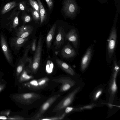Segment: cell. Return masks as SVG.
Returning a JSON list of instances; mask_svg holds the SVG:
<instances>
[{
	"label": "cell",
	"instance_id": "obj_1",
	"mask_svg": "<svg viewBox=\"0 0 120 120\" xmlns=\"http://www.w3.org/2000/svg\"><path fill=\"white\" fill-rule=\"evenodd\" d=\"M42 37L40 35L38 40L37 46L32 60L31 64L28 66V67L33 74H35L37 73L39 68L42 52Z\"/></svg>",
	"mask_w": 120,
	"mask_h": 120
},
{
	"label": "cell",
	"instance_id": "obj_2",
	"mask_svg": "<svg viewBox=\"0 0 120 120\" xmlns=\"http://www.w3.org/2000/svg\"><path fill=\"white\" fill-rule=\"evenodd\" d=\"M13 97L17 102L24 105H30L41 98V96L38 94L31 92L16 94Z\"/></svg>",
	"mask_w": 120,
	"mask_h": 120
},
{
	"label": "cell",
	"instance_id": "obj_3",
	"mask_svg": "<svg viewBox=\"0 0 120 120\" xmlns=\"http://www.w3.org/2000/svg\"><path fill=\"white\" fill-rule=\"evenodd\" d=\"M117 36L116 28L114 26L112 28L108 41L107 59V62L109 63L111 62L115 53Z\"/></svg>",
	"mask_w": 120,
	"mask_h": 120
},
{
	"label": "cell",
	"instance_id": "obj_4",
	"mask_svg": "<svg viewBox=\"0 0 120 120\" xmlns=\"http://www.w3.org/2000/svg\"><path fill=\"white\" fill-rule=\"evenodd\" d=\"M49 79L45 76L35 79H33L22 84L23 87L31 90H37L45 88L48 86Z\"/></svg>",
	"mask_w": 120,
	"mask_h": 120
},
{
	"label": "cell",
	"instance_id": "obj_5",
	"mask_svg": "<svg viewBox=\"0 0 120 120\" xmlns=\"http://www.w3.org/2000/svg\"><path fill=\"white\" fill-rule=\"evenodd\" d=\"M81 88V86H80L74 89L55 106L52 111L58 112L69 106L72 103L75 95Z\"/></svg>",
	"mask_w": 120,
	"mask_h": 120
},
{
	"label": "cell",
	"instance_id": "obj_6",
	"mask_svg": "<svg viewBox=\"0 0 120 120\" xmlns=\"http://www.w3.org/2000/svg\"><path fill=\"white\" fill-rule=\"evenodd\" d=\"M113 66L112 77L110 83L109 88L110 97L111 98L115 95L117 90L116 82V78L120 68L117 63L115 53L112 59Z\"/></svg>",
	"mask_w": 120,
	"mask_h": 120
},
{
	"label": "cell",
	"instance_id": "obj_7",
	"mask_svg": "<svg viewBox=\"0 0 120 120\" xmlns=\"http://www.w3.org/2000/svg\"><path fill=\"white\" fill-rule=\"evenodd\" d=\"M60 96V95L58 94L49 97L40 106L38 111L35 115L30 119L37 120L43 116L45 112Z\"/></svg>",
	"mask_w": 120,
	"mask_h": 120
},
{
	"label": "cell",
	"instance_id": "obj_8",
	"mask_svg": "<svg viewBox=\"0 0 120 120\" xmlns=\"http://www.w3.org/2000/svg\"><path fill=\"white\" fill-rule=\"evenodd\" d=\"M78 9L75 0H65L64 1L63 10L66 16L71 18L74 17Z\"/></svg>",
	"mask_w": 120,
	"mask_h": 120
},
{
	"label": "cell",
	"instance_id": "obj_9",
	"mask_svg": "<svg viewBox=\"0 0 120 120\" xmlns=\"http://www.w3.org/2000/svg\"><path fill=\"white\" fill-rule=\"evenodd\" d=\"M52 81L53 82L61 83L60 91L64 92L67 91L74 86L76 82L72 79L68 77H63L54 79Z\"/></svg>",
	"mask_w": 120,
	"mask_h": 120
},
{
	"label": "cell",
	"instance_id": "obj_10",
	"mask_svg": "<svg viewBox=\"0 0 120 120\" xmlns=\"http://www.w3.org/2000/svg\"><path fill=\"white\" fill-rule=\"evenodd\" d=\"M31 49L30 45H28L26 47L22 57L20 60L16 69V75L18 79L19 77L23 71L25 65L28 61L29 57L28 56V52Z\"/></svg>",
	"mask_w": 120,
	"mask_h": 120
},
{
	"label": "cell",
	"instance_id": "obj_11",
	"mask_svg": "<svg viewBox=\"0 0 120 120\" xmlns=\"http://www.w3.org/2000/svg\"><path fill=\"white\" fill-rule=\"evenodd\" d=\"M0 41L2 48L6 58L8 62L11 64L13 60L12 55L8 47L6 39L2 34L0 35Z\"/></svg>",
	"mask_w": 120,
	"mask_h": 120
},
{
	"label": "cell",
	"instance_id": "obj_12",
	"mask_svg": "<svg viewBox=\"0 0 120 120\" xmlns=\"http://www.w3.org/2000/svg\"><path fill=\"white\" fill-rule=\"evenodd\" d=\"M93 52L92 46H89L87 49L81 60L80 68L82 72L85 71L87 68L91 59Z\"/></svg>",
	"mask_w": 120,
	"mask_h": 120
},
{
	"label": "cell",
	"instance_id": "obj_13",
	"mask_svg": "<svg viewBox=\"0 0 120 120\" xmlns=\"http://www.w3.org/2000/svg\"><path fill=\"white\" fill-rule=\"evenodd\" d=\"M33 29L32 26L23 25L18 28L16 35L18 37L23 38H27L31 34Z\"/></svg>",
	"mask_w": 120,
	"mask_h": 120
},
{
	"label": "cell",
	"instance_id": "obj_14",
	"mask_svg": "<svg viewBox=\"0 0 120 120\" xmlns=\"http://www.w3.org/2000/svg\"><path fill=\"white\" fill-rule=\"evenodd\" d=\"M27 37L22 38L19 37L12 38L10 42V47L14 50L19 51L28 39Z\"/></svg>",
	"mask_w": 120,
	"mask_h": 120
},
{
	"label": "cell",
	"instance_id": "obj_15",
	"mask_svg": "<svg viewBox=\"0 0 120 120\" xmlns=\"http://www.w3.org/2000/svg\"><path fill=\"white\" fill-rule=\"evenodd\" d=\"M66 35L63 28L62 26H59L58 27V33L54 42L56 49H59L63 45Z\"/></svg>",
	"mask_w": 120,
	"mask_h": 120
},
{
	"label": "cell",
	"instance_id": "obj_16",
	"mask_svg": "<svg viewBox=\"0 0 120 120\" xmlns=\"http://www.w3.org/2000/svg\"><path fill=\"white\" fill-rule=\"evenodd\" d=\"M61 54L63 58L68 59L75 56L76 52L74 48L68 42L62 49Z\"/></svg>",
	"mask_w": 120,
	"mask_h": 120
},
{
	"label": "cell",
	"instance_id": "obj_17",
	"mask_svg": "<svg viewBox=\"0 0 120 120\" xmlns=\"http://www.w3.org/2000/svg\"><path fill=\"white\" fill-rule=\"evenodd\" d=\"M33 74L28 67H24L19 77V82L21 83L33 79L34 77Z\"/></svg>",
	"mask_w": 120,
	"mask_h": 120
},
{
	"label": "cell",
	"instance_id": "obj_18",
	"mask_svg": "<svg viewBox=\"0 0 120 120\" xmlns=\"http://www.w3.org/2000/svg\"><path fill=\"white\" fill-rule=\"evenodd\" d=\"M66 40L71 42L74 46L75 48H77L78 45V37L76 30L73 28L66 34Z\"/></svg>",
	"mask_w": 120,
	"mask_h": 120
},
{
	"label": "cell",
	"instance_id": "obj_19",
	"mask_svg": "<svg viewBox=\"0 0 120 120\" xmlns=\"http://www.w3.org/2000/svg\"><path fill=\"white\" fill-rule=\"evenodd\" d=\"M56 61L58 66L66 72L72 76L75 75L74 71L67 63L58 59H56Z\"/></svg>",
	"mask_w": 120,
	"mask_h": 120
},
{
	"label": "cell",
	"instance_id": "obj_20",
	"mask_svg": "<svg viewBox=\"0 0 120 120\" xmlns=\"http://www.w3.org/2000/svg\"><path fill=\"white\" fill-rule=\"evenodd\" d=\"M56 27V24H54L47 34L46 38V43L47 50L50 48L52 42L54 38Z\"/></svg>",
	"mask_w": 120,
	"mask_h": 120
},
{
	"label": "cell",
	"instance_id": "obj_21",
	"mask_svg": "<svg viewBox=\"0 0 120 120\" xmlns=\"http://www.w3.org/2000/svg\"><path fill=\"white\" fill-rule=\"evenodd\" d=\"M37 0L39 6L40 24H41L45 20L46 17V14L44 8L40 0Z\"/></svg>",
	"mask_w": 120,
	"mask_h": 120
},
{
	"label": "cell",
	"instance_id": "obj_22",
	"mask_svg": "<svg viewBox=\"0 0 120 120\" xmlns=\"http://www.w3.org/2000/svg\"><path fill=\"white\" fill-rule=\"evenodd\" d=\"M15 1L7 3L5 5L1 11V14L3 15L8 12L16 5Z\"/></svg>",
	"mask_w": 120,
	"mask_h": 120
},
{
	"label": "cell",
	"instance_id": "obj_23",
	"mask_svg": "<svg viewBox=\"0 0 120 120\" xmlns=\"http://www.w3.org/2000/svg\"><path fill=\"white\" fill-rule=\"evenodd\" d=\"M66 114L64 113L61 115L50 117H45L42 116L38 119L39 120H61L63 119L65 117Z\"/></svg>",
	"mask_w": 120,
	"mask_h": 120
},
{
	"label": "cell",
	"instance_id": "obj_24",
	"mask_svg": "<svg viewBox=\"0 0 120 120\" xmlns=\"http://www.w3.org/2000/svg\"><path fill=\"white\" fill-rule=\"evenodd\" d=\"M103 91V89L101 88H99L94 93L93 98L94 101L98 99L102 94Z\"/></svg>",
	"mask_w": 120,
	"mask_h": 120
},
{
	"label": "cell",
	"instance_id": "obj_25",
	"mask_svg": "<svg viewBox=\"0 0 120 120\" xmlns=\"http://www.w3.org/2000/svg\"><path fill=\"white\" fill-rule=\"evenodd\" d=\"M28 0L33 9L37 11L40 14L39 8L38 3L36 1L34 0Z\"/></svg>",
	"mask_w": 120,
	"mask_h": 120
},
{
	"label": "cell",
	"instance_id": "obj_26",
	"mask_svg": "<svg viewBox=\"0 0 120 120\" xmlns=\"http://www.w3.org/2000/svg\"><path fill=\"white\" fill-rule=\"evenodd\" d=\"M32 14L34 20L36 22H38L40 20V14L37 11L33 9L32 10Z\"/></svg>",
	"mask_w": 120,
	"mask_h": 120
},
{
	"label": "cell",
	"instance_id": "obj_27",
	"mask_svg": "<svg viewBox=\"0 0 120 120\" xmlns=\"http://www.w3.org/2000/svg\"><path fill=\"white\" fill-rule=\"evenodd\" d=\"M19 24V20L18 16H16L14 18L12 24L11 28H15Z\"/></svg>",
	"mask_w": 120,
	"mask_h": 120
},
{
	"label": "cell",
	"instance_id": "obj_28",
	"mask_svg": "<svg viewBox=\"0 0 120 120\" xmlns=\"http://www.w3.org/2000/svg\"><path fill=\"white\" fill-rule=\"evenodd\" d=\"M36 39L35 38H34L33 39L31 44L30 45L31 49L33 51H35L36 49Z\"/></svg>",
	"mask_w": 120,
	"mask_h": 120
},
{
	"label": "cell",
	"instance_id": "obj_29",
	"mask_svg": "<svg viewBox=\"0 0 120 120\" xmlns=\"http://www.w3.org/2000/svg\"><path fill=\"white\" fill-rule=\"evenodd\" d=\"M94 104H91L90 105H87L80 107L77 109H79V110H82L85 109H92L94 106Z\"/></svg>",
	"mask_w": 120,
	"mask_h": 120
},
{
	"label": "cell",
	"instance_id": "obj_30",
	"mask_svg": "<svg viewBox=\"0 0 120 120\" xmlns=\"http://www.w3.org/2000/svg\"><path fill=\"white\" fill-rule=\"evenodd\" d=\"M65 109L64 113L66 114L74 111L75 109L73 107L69 106L66 107Z\"/></svg>",
	"mask_w": 120,
	"mask_h": 120
},
{
	"label": "cell",
	"instance_id": "obj_31",
	"mask_svg": "<svg viewBox=\"0 0 120 120\" xmlns=\"http://www.w3.org/2000/svg\"><path fill=\"white\" fill-rule=\"evenodd\" d=\"M46 2L48 7L50 11L52 9L53 6L52 0H45Z\"/></svg>",
	"mask_w": 120,
	"mask_h": 120
},
{
	"label": "cell",
	"instance_id": "obj_32",
	"mask_svg": "<svg viewBox=\"0 0 120 120\" xmlns=\"http://www.w3.org/2000/svg\"><path fill=\"white\" fill-rule=\"evenodd\" d=\"M31 18L30 16L29 15L25 16L23 19V21L25 23L28 22L31 20Z\"/></svg>",
	"mask_w": 120,
	"mask_h": 120
},
{
	"label": "cell",
	"instance_id": "obj_33",
	"mask_svg": "<svg viewBox=\"0 0 120 120\" xmlns=\"http://www.w3.org/2000/svg\"><path fill=\"white\" fill-rule=\"evenodd\" d=\"M5 86L6 85L5 84L0 83V93L4 90Z\"/></svg>",
	"mask_w": 120,
	"mask_h": 120
},
{
	"label": "cell",
	"instance_id": "obj_34",
	"mask_svg": "<svg viewBox=\"0 0 120 120\" xmlns=\"http://www.w3.org/2000/svg\"><path fill=\"white\" fill-rule=\"evenodd\" d=\"M19 6L20 9L21 10L23 11L25 10V7L22 3H20Z\"/></svg>",
	"mask_w": 120,
	"mask_h": 120
},
{
	"label": "cell",
	"instance_id": "obj_35",
	"mask_svg": "<svg viewBox=\"0 0 120 120\" xmlns=\"http://www.w3.org/2000/svg\"><path fill=\"white\" fill-rule=\"evenodd\" d=\"M1 113L2 114H4L3 115H6V116H9L8 115L9 114L10 112L9 111H3ZM2 114V115H3Z\"/></svg>",
	"mask_w": 120,
	"mask_h": 120
}]
</instances>
